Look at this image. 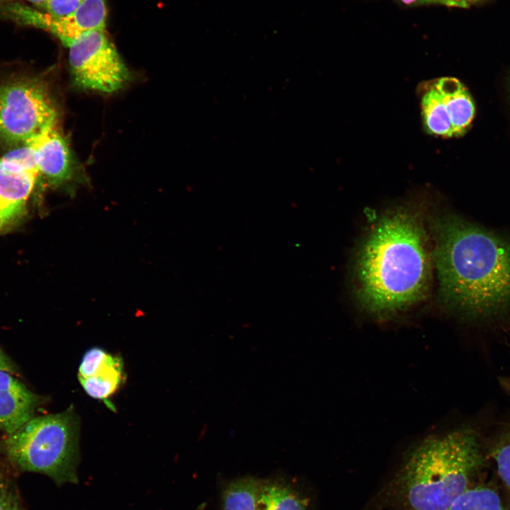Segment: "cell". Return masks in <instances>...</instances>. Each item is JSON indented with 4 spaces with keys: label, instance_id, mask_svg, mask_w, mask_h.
<instances>
[{
    "label": "cell",
    "instance_id": "cell-1",
    "mask_svg": "<svg viewBox=\"0 0 510 510\" xmlns=\"http://www.w3.org/2000/svg\"><path fill=\"white\" fill-rule=\"evenodd\" d=\"M438 298L465 319H497L510 313V234L454 212L429 219Z\"/></svg>",
    "mask_w": 510,
    "mask_h": 510
},
{
    "label": "cell",
    "instance_id": "cell-2",
    "mask_svg": "<svg viewBox=\"0 0 510 510\" xmlns=\"http://www.w3.org/2000/svg\"><path fill=\"white\" fill-rule=\"evenodd\" d=\"M432 249L422 214L402 205L387 211L359 245L354 262V292L363 310L378 315L405 310L429 294Z\"/></svg>",
    "mask_w": 510,
    "mask_h": 510
},
{
    "label": "cell",
    "instance_id": "cell-3",
    "mask_svg": "<svg viewBox=\"0 0 510 510\" xmlns=\"http://www.w3.org/2000/svg\"><path fill=\"white\" fill-rule=\"evenodd\" d=\"M478 436L470 428L430 436L410 453L401 481L412 510H448L482 464Z\"/></svg>",
    "mask_w": 510,
    "mask_h": 510
},
{
    "label": "cell",
    "instance_id": "cell-4",
    "mask_svg": "<svg viewBox=\"0 0 510 510\" xmlns=\"http://www.w3.org/2000/svg\"><path fill=\"white\" fill-rule=\"evenodd\" d=\"M79 419L73 407L33 416L7 435L6 454L21 470L46 475L58 483L78 482Z\"/></svg>",
    "mask_w": 510,
    "mask_h": 510
},
{
    "label": "cell",
    "instance_id": "cell-5",
    "mask_svg": "<svg viewBox=\"0 0 510 510\" xmlns=\"http://www.w3.org/2000/svg\"><path fill=\"white\" fill-rule=\"evenodd\" d=\"M57 113L44 85L20 79L0 86V137L23 144L57 125Z\"/></svg>",
    "mask_w": 510,
    "mask_h": 510
},
{
    "label": "cell",
    "instance_id": "cell-6",
    "mask_svg": "<svg viewBox=\"0 0 510 510\" xmlns=\"http://www.w3.org/2000/svg\"><path fill=\"white\" fill-rule=\"evenodd\" d=\"M425 132L450 138L466 133L475 115V106L465 84L452 76L424 81L419 89Z\"/></svg>",
    "mask_w": 510,
    "mask_h": 510
},
{
    "label": "cell",
    "instance_id": "cell-7",
    "mask_svg": "<svg viewBox=\"0 0 510 510\" xmlns=\"http://www.w3.org/2000/svg\"><path fill=\"white\" fill-rule=\"evenodd\" d=\"M67 47L70 70L79 87L112 93L129 80L130 72L106 30L86 33Z\"/></svg>",
    "mask_w": 510,
    "mask_h": 510
},
{
    "label": "cell",
    "instance_id": "cell-8",
    "mask_svg": "<svg viewBox=\"0 0 510 510\" xmlns=\"http://www.w3.org/2000/svg\"><path fill=\"white\" fill-rule=\"evenodd\" d=\"M6 11L16 22L47 30L66 47L86 33L105 30L107 18L106 0H83L74 13L64 18L18 3L8 5Z\"/></svg>",
    "mask_w": 510,
    "mask_h": 510
},
{
    "label": "cell",
    "instance_id": "cell-9",
    "mask_svg": "<svg viewBox=\"0 0 510 510\" xmlns=\"http://www.w3.org/2000/svg\"><path fill=\"white\" fill-rule=\"evenodd\" d=\"M38 178L0 159V235L22 223Z\"/></svg>",
    "mask_w": 510,
    "mask_h": 510
},
{
    "label": "cell",
    "instance_id": "cell-10",
    "mask_svg": "<svg viewBox=\"0 0 510 510\" xmlns=\"http://www.w3.org/2000/svg\"><path fill=\"white\" fill-rule=\"evenodd\" d=\"M26 142H29L34 149L40 176L50 184L57 186L71 178L73 172L72 153L56 125Z\"/></svg>",
    "mask_w": 510,
    "mask_h": 510
},
{
    "label": "cell",
    "instance_id": "cell-11",
    "mask_svg": "<svg viewBox=\"0 0 510 510\" xmlns=\"http://www.w3.org/2000/svg\"><path fill=\"white\" fill-rule=\"evenodd\" d=\"M39 397L14 375L0 370V430L12 434L34 416Z\"/></svg>",
    "mask_w": 510,
    "mask_h": 510
},
{
    "label": "cell",
    "instance_id": "cell-12",
    "mask_svg": "<svg viewBox=\"0 0 510 510\" xmlns=\"http://www.w3.org/2000/svg\"><path fill=\"white\" fill-rule=\"evenodd\" d=\"M78 380L89 396L104 401L110 409H114L113 405L108 400L115 394L125 380L123 361L119 356L112 354L94 375Z\"/></svg>",
    "mask_w": 510,
    "mask_h": 510
},
{
    "label": "cell",
    "instance_id": "cell-13",
    "mask_svg": "<svg viewBox=\"0 0 510 510\" xmlns=\"http://www.w3.org/2000/svg\"><path fill=\"white\" fill-rule=\"evenodd\" d=\"M306 499L288 483L263 480L259 510H307Z\"/></svg>",
    "mask_w": 510,
    "mask_h": 510
},
{
    "label": "cell",
    "instance_id": "cell-14",
    "mask_svg": "<svg viewBox=\"0 0 510 510\" xmlns=\"http://www.w3.org/2000/svg\"><path fill=\"white\" fill-rule=\"evenodd\" d=\"M263 480L254 477L236 479L222 491L223 510H259Z\"/></svg>",
    "mask_w": 510,
    "mask_h": 510
},
{
    "label": "cell",
    "instance_id": "cell-15",
    "mask_svg": "<svg viewBox=\"0 0 510 510\" xmlns=\"http://www.w3.org/2000/svg\"><path fill=\"white\" fill-rule=\"evenodd\" d=\"M448 510H505L497 493L488 487L467 489Z\"/></svg>",
    "mask_w": 510,
    "mask_h": 510
},
{
    "label": "cell",
    "instance_id": "cell-16",
    "mask_svg": "<svg viewBox=\"0 0 510 510\" xmlns=\"http://www.w3.org/2000/svg\"><path fill=\"white\" fill-rule=\"evenodd\" d=\"M19 145L8 152L1 159L39 177L33 147L29 142Z\"/></svg>",
    "mask_w": 510,
    "mask_h": 510
},
{
    "label": "cell",
    "instance_id": "cell-17",
    "mask_svg": "<svg viewBox=\"0 0 510 510\" xmlns=\"http://www.w3.org/2000/svg\"><path fill=\"white\" fill-rule=\"evenodd\" d=\"M111 353L100 347L87 350L79 366L78 378H86L94 375L110 357Z\"/></svg>",
    "mask_w": 510,
    "mask_h": 510
},
{
    "label": "cell",
    "instance_id": "cell-18",
    "mask_svg": "<svg viewBox=\"0 0 510 510\" xmlns=\"http://www.w3.org/2000/svg\"><path fill=\"white\" fill-rule=\"evenodd\" d=\"M494 458L499 475L510 492V439L496 448Z\"/></svg>",
    "mask_w": 510,
    "mask_h": 510
},
{
    "label": "cell",
    "instance_id": "cell-19",
    "mask_svg": "<svg viewBox=\"0 0 510 510\" xmlns=\"http://www.w3.org/2000/svg\"><path fill=\"white\" fill-rule=\"evenodd\" d=\"M83 0H47L40 6L45 12L56 18H64L79 7Z\"/></svg>",
    "mask_w": 510,
    "mask_h": 510
},
{
    "label": "cell",
    "instance_id": "cell-20",
    "mask_svg": "<svg viewBox=\"0 0 510 510\" xmlns=\"http://www.w3.org/2000/svg\"><path fill=\"white\" fill-rule=\"evenodd\" d=\"M0 510H24L17 494L0 479Z\"/></svg>",
    "mask_w": 510,
    "mask_h": 510
},
{
    "label": "cell",
    "instance_id": "cell-21",
    "mask_svg": "<svg viewBox=\"0 0 510 510\" xmlns=\"http://www.w3.org/2000/svg\"><path fill=\"white\" fill-rule=\"evenodd\" d=\"M0 370L8 372L13 375L17 374V368L11 359L0 348Z\"/></svg>",
    "mask_w": 510,
    "mask_h": 510
},
{
    "label": "cell",
    "instance_id": "cell-22",
    "mask_svg": "<svg viewBox=\"0 0 510 510\" xmlns=\"http://www.w3.org/2000/svg\"><path fill=\"white\" fill-rule=\"evenodd\" d=\"M499 382L504 391L510 396V376L500 378Z\"/></svg>",
    "mask_w": 510,
    "mask_h": 510
},
{
    "label": "cell",
    "instance_id": "cell-23",
    "mask_svg": "<svg viewBox=\"0 0 510 510\" xmlns=\"http://www.w3.org/2000/svg\"><path fill=\"white\" fill-rule=\"evenodd\" d=\"M441 2L448 6L465 7L461 0H428Z\"/></svg>",
    "mask_w": 510,
    "mask_h": 510
},
{
    "label": "cell",
    "instance_id": "cell-24",
    "mask_svg": "<svg viewBox=\"0 0 510 510\" xmlns=\"http://www.w3.org/2000/svg\"><path fill=\"white\" fill-rule=\"evenodd\" d=\"M26 1L40 7L41 5H42L44 3H45L47 0H26Z\"/></svg>",
    "mask_w": 510,
    "mask_h": 510
},
{
    "label": "cell",
    "instance_id": "cell-25",
    "mask_svg": "<svg viewBox=\"0 0 510 510\" xmlns=\"http://www.w3.org/2000/svg\"><path fill=\"white\" fill-rule=\"evenodd\" d=\"M484 1V0H464V1L467 6L470 5L472 3H476V2H479V1Z\"/></svg>",
    "mask_w": 510,
    "mask_h": 510
},
{
    "label": "cell",
    "instance_id": "cell-26",
    "mask_svg": "<svg viewBox=\"0 0 510 510\" xmlns=\"http://www.w3.org/2000/svg\"><path fill=\"white\" fill-rule=\"evenodd\" d=\"M401 1L406 4H411L414 2H415L416 0H401Z\"/></svg>",
    "mask_w": 510,
    "mask_h": 510
},
{
    "label": "cell",
    "instance_id": "cell-27",
    "mask_svg": "<svg viewBox=\"0 0 510 510\" xmlns=\"http://www.w3.org/2000/svg\"><path fill=\"white\" fill-rule=\"evenodd\" d=\"M204 505H201L197 510H203Z\"/></svg>",
    "mask_w": 510,
    "mask_h": 510
},
{
    "label": "cell",
    "instance_id": "cell-28",
    "mask_svg": "<svg viewBox=\"0 0 510 510\" xmlns=\"http://www.w3.org/2000/svg\"><path fill=\"white\" fill-rule=\"evenodd\" d=\"M509 92H510V82H509Z\"/></svg>",
    "mask_w": 510,
    "mask_h": 510
}]
</instances>
